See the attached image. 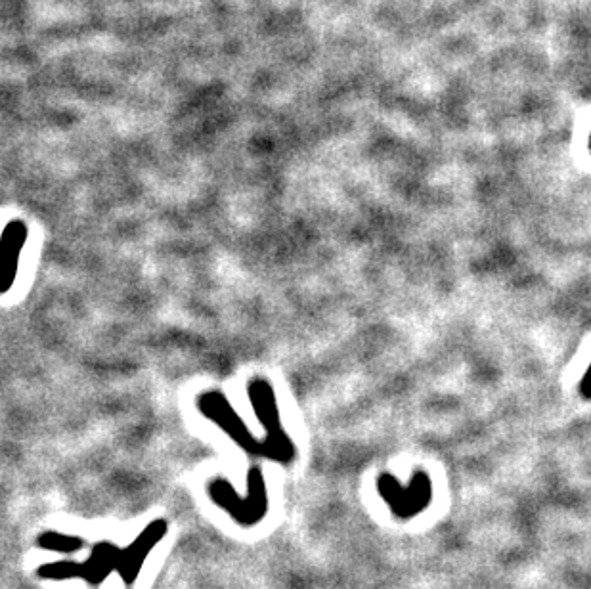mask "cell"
<instances>
[{"label": "cell", "instance_id": "obj_1", "mask_svg": "<svg viewBox=\"0 0 591 589\" xmlns=\"http://www.w3.org/2000/svg\"><path fill=\"white\" fill-rule=\"evenodd\" d=\"M247 394H249L251 408L266 433L263 440L268 446L270 459L289 463L291 459L295 458V444L291 438L287 437V433L282 427V419H280L282 415H280L274 387L263 377H257L249 383Z\"/></svg>", "mask_w": 591, "mask_h": 589}, {"label": "cell", "instance_id": "obj_2", "mask_svg": "<svg viewBox=\"0 0 591 589\" xmlns=\"http://www.w3.org/2000/svg\"><path fill=\"white\" fill-rule=\"evenodd\" d=\"M377 494L402 521L414 519L433 502V480L423 469L414 471L408 484L398 482L391 473H381L375 480Z\"/></svg>", "mask_w": 591, "mask_h": 589}, {"label": "cell", "instance_id": "obj_3", "mask_svg": "<svg viewBox=\"0 0 591 589\" xmlns=\"http://www.w3.org/2000/svg\"><path fill=\"white\" fill-rule=\"evenodd\" d=\"M197 410L207 417L209 421H213L219 429H222L228 437L232 438L238 446L243 450H247L249 454L255 456H264L270 458L268 446L264 440H257L251 435L249 427L245 425V421L241 419L238 412L234 410V406L228 402V398L219 391H207L201 393L196 398Z\"/></svg>", "mask_w": 591, "mask_h": 589}, {"label": "cell", "instance_id": "obj_4", "mask_svg": "<svg viewBox=\"0 0 591 589\" xmlns=\"http://www.w3.org/2000/svg\"><path fill=\"white\" fill-rule=\"evenodd\" d=\"M211 496L241 521L249 519V517L257 519L263 515L264 509H266V488H264L263 473L259 467H253L249 471V496L247 498H240L236 494V490L224 480L213 482Z\"/></svg>", "mask_w": 591, "mask_h": 589}, {"label": "cell", "instance_id": "obj_5", "mask_svg": "<svg viewBox=\"0 0 591 589\" xmlns=\"http://www.w3.org/2000/svg\"><path fill=\"white\" fill-rule=\"evenodd\" d=\"M27 238L29 228L23 220H10L0 234V295H6L16 284Z\"/></svg>", "mask_w": 591, "mask_h": 589}, {"label": "cell", "instance_id": "obj_6", "mask_svg": "<svg viewBox=\"0 0 591 589\" xmlns=\"http://www.w3.org/2000/svg\"><path fill=\"white\" fill-rule=\"evenodd\" d=\"M56 542H41L43 546L50 547V549H60V551H71L81 547V538H67V536H58V534H50Z\"/></svg>", "mask_w": 591, "mask_h": 589}, {"label": "cell", "instance_id": "obj_7", "mask_svg": "<svg viewBox=\"0 0 591 589\" xmlns=\"http://www.w3.org/2000/svg\"><path fill=\"white\" fill-rule=\"evenodd\" d=\"M576 393L584 400V402H591V360L588 368L584 371V375L580 377L578 385H576Z\"/></svg>", "mask_w": 591, "mask_h": 589}, {"label": "cell", "instance_id": "obj_8", "mask_svg": "<svg viewBox=\"0 0 591 589\" xmlns=\"http://www.w3.org/2000/svg\"><path fill=\"white\" fill-rule=\"evenodd\" d=\"M588 146H590V152H591V132H590V144H588Z\"/></svg>", "mask_w": 591, "mask_h": 589}]
</instances>
